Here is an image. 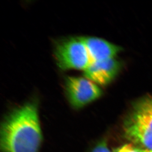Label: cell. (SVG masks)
I'll return each mask as SVG.
<instances>
[{
  "instance_id": "9",
  "label": "cell",
  "mask_w": 152,
  "mask_h": 152,
  "mask_svg": "<svg viewBox=\"0 0 152 152\" xmlns=\"http://www.w3.org/2000/svg\"><path fill=\"white\" fill-rule=\"evenodd\" d=\"M147 152H152V151H148Z\"/></svg>"
},
{
  "instance_id": "6",
  "label": "cell",
  "mask_w": 152,
  "mask_h": 152,
  "mask_svg": "<svg viewBox=\"0 0 152 152\" xmlns=\"http://www.w3.org/2000/svg\"><path fill=\"white\" fill-rule=\"evenodd\" d=\"M91 61L97 62L113 58L122 48L104 39L92 36H82Z\"/></svg>"
},
{
  "instance_id": "8",
  "label": "cell",
  "mask_w": 152,
  "mask_h": 152,
  "mask_svg": "<svg viewBox=\"0 0 152 152\" xmlns=\"http://www.w3.org/2000/svg\"><path fill=\"white\" fill-rule=\"evenodd\" d=\"M91 152H111V151L109 150L106 142L102 141L96 145Z\"/></svg>"
},
{
  "instance_id": "1",
  "label": "cell",
  "mask_w": 152,
  "mask_h": 152,
  "mask_svg": "<svg viewBox=\"0 0 152 152\" xmlns=\"http://www.w3.org/2000/svg\"><path fill=\"white\" fill-rule=\"evenodd\" d=\"M42 140L36 101L17 107L4 119L1 132L2 152H39Z\"/></svg>"
},
{
  "instance_id": "2",
  "label": "cell",
  "mask_w": 152,
  "mask_h": 152,
  "mask_svg": "<svg viewBox=\"0 0 152 152\" xmlns=\"http://www.w3.org/2000/svg\"><path fill=\"white\" fill-rule=\"evenodd\" d=\"M124 135L131 143L152 151V96L135 102L123 123Z\"/></svg>"
},
{
  "instance_id": "5",
  "label": "cell",
  "mask_w": 152,
  "mask_h": 152,
  "mask_svg": "<svg viewBox=\"0 0 152 152\" xmlns=\"http://www.w3.org/2000/svg\"><path fill=\"white\" fill-rule=\"evenodd\" d=\"M121 63L113 58L91 62L84 70V76L99 86H105L112 82L118 75Z\"/></svg>"
},
{
  "instance_id": "3",
  "label": "cell",
  "mask_w": 152,
  "mask_h": 152,
  "mask_svg": "<svg viewBox=\"0 0 152 152\" xmlns=\"http://www.w3.org/2000/svg\"><path fill=\"white\" fill-rule=\"evenodd\" d=\"M53 51L56 64L62 70L84 71L91 62L80 37H69L58 39L55 42Z\"/></svg>"
},
{
  "instance_id": "4",
  "label": "cell",
  "mask_w": 152,
  "mask_h": 152,
  "mask_svg": "<svg viewBox=\"0 0 152 152\" xmlns=\"http://www.w3.org/2000/svg\"><path fill=\"white\" fill-rule=\"evenodd\" d=\"M64 86L69 102L76 109L96 101L102 94L99 86L84 76H66Z\"/></svg>"
},
{
  "instance_id": "7",
  "label": "cell",
  "mask_w": 152,
  "mask_h": 152,
  "mask_svg": "<svg viewBox=\"0 0 152 152\" xmlns=\"http://www.w3.org/2000/svg\"><path fill=\"white\" fill-rule=\"evenodd\" d=\"M147 151L136 146L133 144L128 143L117 148L114 152H147Z\"/></svg>"
}]
</instances>
